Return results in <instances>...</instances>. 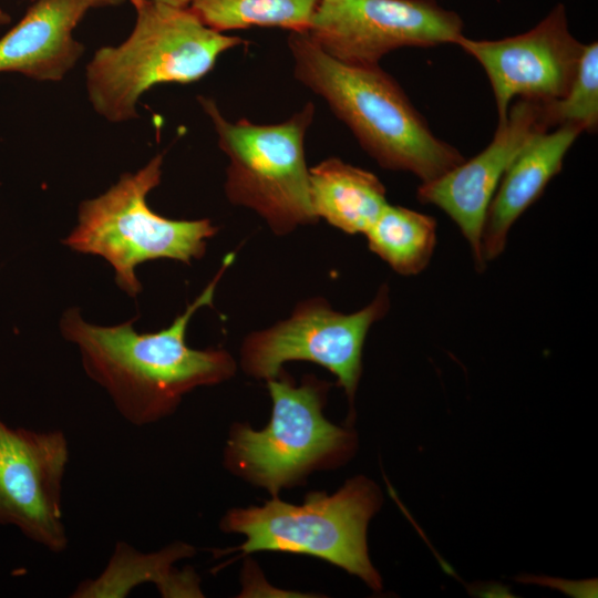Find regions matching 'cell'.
Masks as SVG:
<instances>
[{
  "label": "cell",
  "instance_id": "obj_1",
  "mask_svg": "<svg viewBox=\"0 0 598 598\" xmlns=\"http://www.w3.org/2000/svg\"><path fill=\"white\" fill-rule=\"evenodd\" d=\"M227 254L203 292L169 327L136 332L132 321L103 327L82 319L78 308L61 320L63 337L79 347L85 373L106 390L120 414L131 424H153L175 412L192 390L229 380L236 371L231 354L220 349L187 346L193 315L212 306L216 287L234 261Z\"/></svg>",
  "mask_w": 598,
  "mask_h": 598
},
{
  "label": "cell",
  "instance_id": "obj_2",
  "mask_svg": "<svg viewBox=\"0 0 598 598\" xmlns=\"http://www.w3.org/2000/svg\"><path fill=\"white\" fill-rule=\"evenodd\" d=\"M295 76L321 96L380 166L434 181L465 161L436 137L404 91L379 65L343 63L305 32H290Z\"/></svg>",
  "mask_w": 598,
  "mask_h": 598
},
{
  "label": "cell",
  "instance_id": "obj_3",
  "mask_svg": "<svg viewBox=\"0 0 598 598\" xmlns=\"http://www.w3.org/2000/svg\"><path fill=\"white\" fill-rule=\"evenodd\" d=\"M134 8L136 20L128 38L97 49L85 69L89 101L112 123L138 117L140 97L152 86L198 81L223 52L244 43L208 28L188 7L146 0Z\"/></svg>",
  "mask_w": 598,
  "mask_h": 598
},
{
  "label": "cell",
  "instance_id": "obj_4",
  "mask_svg": "<svg viewBox=\"0 0 598 598\" xmlns=\"http://www.w3.org/2000/svg\"><path fill=\"white\" fill-rule=\"evenodd\" d=\"M272 409L260 431L248 424L231 426L224 463L229 472L267 489L274 497L316 471L339 467L358 448L351 425L329 422L323 413L329 384L306 377L300 385L281 370L267 380Z\"/></svg>",
  "mask_w": 598,
  "mask_h": 598
},
{
  "label": "cell",
  "instance_id": "obj_5",
  "mask_svg": "<svg viewBox=\"0 0 598 598\" xmlns=\"http://www.w3.org/2000/svg\"><path fill=\"white\" fill-rule=\"evenodd\" d=\"M382 503L377 483L358 475L331 495L307 494L302 504L286 503L275 496L261 506L231 508L219 527L246 537L233 550L244 555L256 551L309 555L342 568L379 591L382 579L370 560L367 532Z\"/></svg>",
  "mask_w": 598,
  "mask_h": 598
},
{
  "label": "cell",
  "instance_id": "obj_6",
  "mask_svg": "<svg viewBox=\"0 0 598 598\" xmlns=\"http://www.w3.org/2000/svg\"><path fill=\"white\" fill-rule=\"evenodd\" d=\"M163 154L135 173H125L100 196L79 206L78 224L63 240L74 251L104 258L121 290L132 298L142 286L135 268L168 258L189 265L204 256L218 227L205 219L175 220L153 212L148 193L161 183Z\"/></svg>",
  "mask_w": 598,
  "mask_h": 598
},
{
  "label": "cell",
  "instance_id": "obj_7",
  "mask_svg": "<svg viewBox=\"0 0 598 598\" xmlns=\"http://www.w3.org/2000/svg\"><path fill=\"white\" fill-rule=\"evenodd\" d=\"M197 99L229 161L225 182L228 200L255 210L276 235L316 223L303 147L313 104L307 103L285 122L259 125L247 118L230 122L213 99Z\"/></svg>",
  "mask_w": 598,
  "mask_h": 598
},
{
  "label": "cell",
  "instance_id": "obj_8",
  "mask_svg": "<svg viewBox=\"0 0 598 598\" xmlns=\"http://www.w3.org/2000/svg\"><path fill=\"white\" fill-rule=\"evenodd\" d=\"M390 308L383 285L374 299L353 313H341L326 299L300 301L290 317L248 334L240 349L244 372L266 381L278 375L289 361H309L328 369L338 379L354 419V396L362 374V351L373 323Z\"/></svg>",
  "mask_w": 598,
  "mask_h": 598
},
{
  "label": "cell",
  "instance_id": "obj_9",
  "mask_svg": "<svg viewBox=\"0 0 598 598\" xmlns=\"http://www.w3.org/2000/svg\"><path fill=\"white\" fill-rule=\"evenodd\" d=\"M305 33L343 63L372 66L403 47L455 44L463 21L435 0H320Z\"/></svg>",
  "mask_w": 598,
  "mask_h": 598
},
{
  "label": "cell",
  "instance_id": "obj_10",
  "mask_svg": "<svg viewBox=\"0 0 598 598\" xmlns=\"http://www.w3.org/2000/svg\"><path fill=\"white\" fill-rule=\"evenodd\" d=\"M70 458L60 430L11 429L0 419V525H14L53 553L68 547L62 482Z\"/></svg>",
  "mask_w": 598,
  "mask_h": 598
},
{
  "label": "cell",
  "instance_id": "obj_11",
  "mask_svg": "<svg viewBox=\"0 0 598 598\" xmlns=\"http://www.w3.org/2000/svg\"><path fill=\"white\" fill-rule=\"evenodd\" d=\"M475 58L489 80L498 123L506 120L513 99L549 102L571 85L585 45L569 31L565 7L557 4L527 32L501 40L455 42Z\"/></svg>",
  "mask_w": 598,
  "mask_h": 598
},
{
  "label": "cell",
  "instance_id": "obj_12",
  "mask_svg": "<svg viewBox=\"0 0 598 598\" xmlns=\"http://www.w3.org/2000/svg\"><path fill=\"white\" fill-rule=\"evenodd\" d=\"M549 128L543 102L517 99L482 152L441 177L419 186L417 199L439 207L457 225L471 246L478 270L485 267L481 252L482 234L487 208L498 184L524 146Z\"/></svg>",
  "mask_w": 598,
  "mask_h": 598
},
{
  "label": "cell",
  "instance_id": "obj_13",
  "mask_svg": "<svg viewBox=\"0 0 598 598\" xmlns=\"http://www.w3.org/2000/svg\"><path fill=\"white\" fill-rule=\"evenodd\" d=\"M91 6L85 0H34L0 39V72L38 81H60L85 48L72 32Z\"/></svg>",
  "mask_w": 598,
  "mask_h": 598
},
{
  "label": "cell",
  "instance_id": "obj_14",
  "mask_svg": "<svg viewBox=\"0 0 598 598\" xmlns=\"http://www.w3.org/2000/svg\"><path fill=\"white\" fill-rule=\"evenodd\" d=\"M581 133L570 124L539 133L511 163L485 216L481 244L485 264L503 252L509 229L561 171L565 155Z\"/></svg>",
  "mask_w": 598,
  "mask_h": 598
},
{
  "label": "cell",
  "instance_id": "obj_15",
  "mask_svg": "<svg viewBox=\"0 0 598 598\" xmlns=\"http://www.w3.org/2000/svg\"><path fill=\"white\" fill-rule=\"evenodd\" d=\"M195 547L175 542L155 553H141L117 542L104 570L82 581L73 598H123L142 584H154L163 597H204L200 578L193 569L178 570L175 563L192 557Z\"/></svg>",
  "mask_w": 598,
  "mask_h": 598
},
{
  "label": "cell",
  "instance_id": "obj_16",
  "mask_svg": "<svg viewBox=\"0 0 598 598\" xmlns=\"http://www.w3.org/2000/svg\"><path fill=\"white\" fill-rule=\"evenodd\" d=\"M309 195L316 218L347 234H365L389 204L373 173L337 157L309 168Z\"/></svg>",
  "mask_w": 598,
  "mask_h": 598
},
{
  "label": "cell",
  "instance_id": "obj_17",
  "mask_svg": "<svg viewBox=\"0 0 598 598\" xmlns=\"http://www.w3.org/2000/svg\"><path fill=\"white\" fill-rule=\"evenodd\" d=\"M369 249L395 272L413 276L429 265L436 245L432 216L388 204L364 234Z\"/></svg>",
  "mask_w": 598,
  "mask_h": 598
},
{
  "label": "cell",
  "instance_id": "obj_18",
  "mask_svg": "<svg viewBox=\"0 0 598 598\" xmlns=\"http://www.w3.org/2000/svg\"><path fill=\"white\" fill-rule=\"evenodd\" d=\"M320 0H193L189 10L218 32L277 27L306 32Z\"/></svg>",
  "mask_w": 598,
  "mask_h": 598
},
{
  "label": "cell",
  "instance_id": "obj_19",
  "mask_svg": "<svg viewBox=\"0 0 598 598\" xmlns=\"http://www.w3.org/2000/svg\"><path fill=\"white\" fill-rule=\"evenodd\" d=\"M550 127L575 125L582 132L598 126V43L585 45L576 76L566 94L543 102Z\"/></svg>",
  "mask_w": 598,
  "mask_h": 598
},
{
  "label": "cell",
  "instance_id": "obj_20",
  "mask_svg": "<svg viewBox=\"0 0 598 598\" xmlns=\"http://www.w3.org/2000/svg\"><path fill=\"white\" fill-rule=\"evenodd\" d=\"M519 580L553 587L574 597H597V579L569 581L558 578L528 576L527 578L522 577Z\"/></svg>",
  "mask_w": 598,
  "mask_h": 598
},
{
  "label": "cell",
  "instance_id": "obj_21",
  "mask_svg": "<svg viewBox=\"0 0 598 598\" xmlns=\"http://www.w3.org/2000/svg\"><path fill=\"white\" fill-rule=\"evenodd\" d=\"M91 8L101 7H117L124 3L125 0H85Z\"/></svg>",
  "mask_w": 598,
  "mask_h": 598
},
{
  "label": "cell",
  "instance_id": "obj_22",
  "mask_svg": "<svg viewBox=\"0 0 598 598\" xmlns=\"http://www.w3.org/2000/svg\"><path fill=\"white\" fill-rule=\"evenodd\" d=\"M176 8H187L193 0H154Z\"/></svg>",
  "mask_w": 598,
  "mask_h": 598
},
{
  "label": "cell",
  "instance_id": "obj_23",
  "mask_svg": "<svg viewBox=\"0 0 598 598\" xmlns=\"http://www.w3.org/2000/svg\"><path fill=\"white\" fill-rule=\"evenodd\" d=\"M10 22V16L0 8V27Z\"/></svg>",
  "mask_w": 598,
  "mask_h": 598
},
{
  "label": "cell",
  "instance_id": "obj_24",
  "mask_svg": "<svg viewBox=\"0 0 598 598\" xmlns=\"http://www.w3.org/2000/svg\"><path fill=\"white\" fill-rule=\"evenodd\" d=\"M146 0H131V2L133 3L134 7H137V6L142 4Z\"/></svg>",
  "mask_w": 598,
  "mask_h": 598
}]
</instances>
